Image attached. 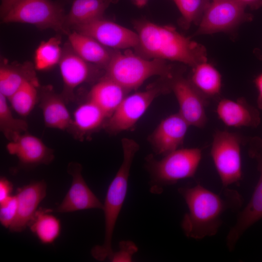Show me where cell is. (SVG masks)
<instances>
[{
	"mask_svg": "<svg viewBox=\"0 0 262 262\" xmlns=\"http://www.w3.org/2000/svg\"><path fill=\"white\" fill-rule=\"evenodd\" d=\"M168 83L178 101L179 113L190 126L204 127L207 122L205 107L208 101L195 88L189 79L180 73L177 72Z\"/></svg>",
	"mask_w": 262,
	"mask_h": 262,
	"instance_id": "11",
	"label": "cell"
},
{
	"mask_svg": "<svg viewBox=\"0 0 262 262\" xmlns=\"http://www.w3.org/2000/svg\"><path fill=\"white\" fill-rule=\"evenodd\" d=\"M189 126L179 113L164 119L149 138L155 152L164 156L179 148Z\"/></svg>",
	"mask_w": 262,
	"mask_h": 262,
	"instance_id": "14",
	"label": "cell"
},
{
	"mask_svg": "<svg viewBox=\"0 0 262 262\" xmlns=\"http://www.w3.org/2000/svg\"><path fill=\"white\" fill-rule=\"evenodd\" d=\"M38 81H27L7 99L19 115L26 116L34 108L38 98Z\"/></svg>",
	"mask_w": 262,
	"mask_h": 262,
	"instance_id": "28",
	"label": "cell"
},
{
	"mask_svg": "<svg viewBox=\"0 0 262 262\" xmlns=\"http://www.w3.org/2000/svg\"><path fill=\"white\" fill-rule=\"evenodd\" d=\"M59 65L66 100L73 97V91L77 86L89 79L92 69L89 63L77 55L71 47L63 51Z\"/></svg>",
	"mask_w": 262,
	"mask_h": 262,
	"instance_id": "18",
	"label": "cell"
},
{
	"mask_svg": "<svg viewBox=\"0 0 262 262\" xmlns=\"http://www.w3.org/2000/svg\"><path fill=\"white\" fill-rule=\"evenodd\" d=\"M68 38L72 50L86 62L105 67L109 63L113 52L93 38L74 31Z\"/></svg>",
	"mask_w": 262,
	"mask_h": 262,
	"instance_id": "19",
	"label": "cell"
},
{
	"mask_svg": "<svg viewBox=\"0 0 262 262\" xmlns=\"http://www.w3.org/2000/svg\"><path fill=\"white\" fill-rule=\"evenodd\" d=\"M199 148H178L164 156L160 160L149 157L147 167L151 175L150 191L161 194L166 186L179 180L193 177L202 159Z\"/></svg>",
	"mask_w": 262,
	"mask_h": 262,
	"instance_id": "5",
	"label": "cell"
},
{
	"mask_svg": "<svg viewBox=\"0 0 262 262\" xmlns=\"http://www.w3.org/2000/svg\"><path fill=\"white\" fill-rule=\"evenodd\" d=\"M16 195L11 196L0 203V222L5 228H9L14 221L17 212Z\"/></svg>",
	"mask_w": 262,
	"mask_h": 262,
	"instance_id": "31",
	"label": "cell"
},
{
	"mask_svg": "<svg viewBox=\"0 0 262 262\" xmlns=\"http://www.w3.org/2000/svg\"><path fill=\"white\" fill-rule=\"evenodd\" d=\"M243 142L241 136L236 132L218 130L213 135L211 155L223 187L242 179Z\"/></svg>",
	"mask_w": 262,
	"mask_h": 262,
	"instance_id": "7",
	"label": "cell"
},
{
	"mask_svg": "<svg viewBox=\"0 0 262 262\" xmlns=\"http://www.w3.org/2000/svg\"><path fill=\"white\" fill-rule=\"evenodd\" d=\"M13 190L12 183L6 178L1 177L0 178V203L12 196Z\"/></svg>",
	"mask_w": 262,
	"mask_h": 262,
	"instance_id": "33",
	"label": "cell"
},
{
	"mask_svg": "<svg viewBox=\"0 0 262 262\" xmlns=\"http://www.w3.org/2000/svg\"><path fill=\"white\" fill-rule=\"evenodd\" d=\"M61 43L60 37L56 36L39 44L34 57V67L36 70H48L59 64L63 54Z\"/></svg>",
	"mask_w": 262,
	"mask_h": 262,
	"instance_id": "27",
	"label": "cell"
},
{
	"mask_svg": "<svg viewBox=\"0 0 262 262\" xmlns=\"http://www.w3.org/2000/svg\"><path fill=\"white\" fill-rule=\"evenodd\" d=\"M119 250L113 253L109 260L113 262H131L132 256L138 248L135 244L130 241H123L119 243Z\"/></svg>",
	"mask_w": 262,
	"mask_h": 262,
	"instance_id": "32",
	"label": "cell"
},
{
	"mask_svg": "<svg viewBox=\"0 0 262 262\" xmlns=\"http://www.w3.org/2000/svg\"><path fill=\"white\" fill-rule=\"evenodd\" d=\"M40 107L48 128L65 130L71 127L72 118L64 97L49 91L43 95Z\"/></svg>",
	"mask_w": 262,
	"mask_h": 262,
	"instance_id": "21",
	"label": "cell"
},
{
	"mask_svg": "<svg viewBox=\"0 0 262 262\" xmlns=\"http://www.w3.org/2000/svg\"><path fill=\"white\" fill-rule=\"evenodd\" d=\"M63 5L51 0H20L2 17L3 23L31 24L68 33Z\"/></svg>",
	"mask_w": 262,
	"mask_h": 262,
	"instance_id": "6",
	"label": "cell"
},
{
	"mask_svg": "<svg viewBox=\"0 0 262 262\" xmlns=\"http://www.w3.org/2000/svg\"><path fill=\"white\" fill-rule=\"evenodd\" d=\"M179 10L182 26L188 29L192 24L198 25L209 6L210 0H172Z\"/></svg>",
	"mask_w": 262,
	"mask_h": 262,
	"instance_id": "30",
	"label": "cell"
},
{
	"mask_svg": "<svg viewBox=\"0 0 262 262\" xmlns=\"http://www.w3.org/2000/svg\"><path fill=\"white\" fill-rule=\"evenodd\" d=\"M123 161L115 177L110 183L106 195L103 208L105 234L103 243L91 249V255L99 261L109 258L114 253L112 238L117 218L125 199L130 169L134 156L139 149L138 144L133 140H122Z\"/></svg>",
	"mask_w": 262,
	"mask_h": 262,
	"instance_id": "3",
	"label": "cell"
},
{
	"mask_svg": "<svg viewBox=\"0 0 262 262\" xmlns=\"http://www.w3.org/2000/svg\"><path fill=\"white\" fill-rule=\"evenodd\" d=\"M75 31L88 35L107 48L123 49L136 48L137 33L103 17L73 27Z\"/></svg>",
	"mask_w": 262,
	"mask_h": 262,
	"instance_id": "12",
	"label": "cell"
},
{
	"mask_svg": "<svg viewBox=\"0 0 262 262\" xmlns=\"http://www.w3.org/2000/svg\"><path fill=\"white\" fill-rule=\"evenodd\" d=\"M27 122L15 117L9 106L7 98L0 94V130L9 141L14 140L28 129Z\"/></svg>",
	"mask_w": 262,
	"mask_h": 262,
	"instance_id": "29",
	"label": "cell"
},
{
	"mask_svg": "<svg viewBox=\"0 0 262 262\" xmlns=\"http://www.w3.org/2000/svg\"><path fill=\"white\" fill-rule=\"evenodd\" d=\"M190 81L208 101L217 98L222 88V76L219 71L207 61L192 67Z\"/></svg>",
	"mask_w": 262,
	"mask_h": 262,
	"instance_id": "22",
	"label": "cell"
},
{
	"mask_svg": "<svg viewBox=\"0 0 262 262\" xmlns=\"http://www.w3.org/2000/svg\"><path fill=\"white\" fill-rule=\"evenodd\" d=\"M254 82L259 93L257 100V106L258 108L262 110V73L255 79Z\"/></svg>",
	"mask_w": 262,
	"mask_h": 262,
	"instance_id": "35",
	"label": "cell"
},
{
	"mask_svg": "<svg viewBox=\"0 0 262 262\" xmlns=\"http://www.w3.org/2000/svg\"><path fill=\"white\" fill-rule=\"evenodd\" d=\"M127 92L119 84L104 76L92 87L89 99L97 105L109 118L126 97Z\"/></svg>",
	"mask_w": 262,
	"mask_h": 262,
	"instance_id": "20",
	"label": "cell"
},
{
	"mask_svg": "<svg viewBox=\"0 0 262 262\" xmlns=\"http://www.w3.org/2000/svg\"><path fill=\"white\" fill-rule=\"evenodd\" d=\"M47 184L43 180L34 181L17 188V212L16 217L9 228L11 232H21L26 229L45 197Z\"/></svg>",
	"mask_w": 262,
	"mask_h": 262,
	"instance_id": "15",
	"label": "cell"
},
{
	"mask_svg": "<svg viewBox=\"0 0 262 262\" xmlns=\"http://www.w3.org/2000/svg\"><path fill=\"white\" fill-rule=\"evenodd\" d=\"M115 0H74L68 14L66 15L67 27L85 24L103 17Z\"/></svg>",
	"mask_w": 262,
	"mask_h": 262,
	"instance_id": "23",
	"label": "cell"
},
{
	"mask_svg": "<svg viewBox=\"0 0 262 262\" xmlns=\"http://www.w3.org/2000/svg\"><path fill=\"white\" fill-rule=\"evenodd\" d=\"M115 0L116 1L117 0Z\"/></svg>",
	"mask_w": 262,
	"mask_h": 262,
	"instance_id": "38",
	"label": "cell"
},
{
	"mask_svg": "<svg viewBox=\"0 0 262 262\" xmlns=\"http://www.w3.org/2000/svg\"><path fill=\"white\" fill-rule=\"evenodd\" d=\"M20 0H1L0 11L2 17L16 3Z\"/></svg>",
	"mask_w": 262,
	"mask_h": 262,
	"instance_id": "34",
	"label": "cell"
},
{
	"mask_svg": "<svg viewBox=\"0 0 262 262\" xmlns=\"http://www.w3.org/2000/svg\"><path fill=\"white\" fill-rule=\"evenodd\" d=\"M163 90L159 87H153L126 96L105 123L104 127L106 131L115 134L131 128L154 99L164 91Z\"/></svg>",
	"mask_w": 262,
	"mask_h": 262,
	"instance_id": "10",
	"label": "cell"
},
{
	"mask_svg": "<svg viewBox=\"0 0 262 262\" xmlns=\"http://www.w3.org/2000/svg\"><path fill=\"white\" fill-rule=\"evenodd\" d=\"M53 209L39 208L28 227L40 242L45 245L52 244L59 236L61 222L50 213Z\"/></svg>",
	"mask_w": 262,
	"mask_h": 262,
	"instance_id": "25",
	"label": "cell"
},
{
	"mask_svg": "<svg viewBox=\"0 0 262 262\" xmlns=\"http://www.w3.org/2000/svg\"><path fill=\"white\" fill-rule=\"evenodd\" d=\"M108 118L97 105L88 99L74 112L71 127L79 134L84 135L104 126Z\"/></svg>",
	"mask_w": 262,
	"mask_h": 262,
	"instance_id": "24",
	"label": "cell"
},
{
	"mask_svg": "<svg viewBox=\"0 0 262 262\" xmlns=\"http://www.w3.org/2000/svg\"><path fill=\"white\" fill-rule=\"evenodd\" d=\"M218 118L227 126L233 128H256L261 122L260 114L256 108L244 98L236 100L220 99L216 106Z\"/></svg>",
	"mask_w": 262,
	"mask_h": 262,
	"instance_id": "17",
	"label": "cell"
},
{
	"mask_svg": "<svg viewBox=\"0 0 262 262\" xmlns=\"http://www.w3.org/2000/svg\"><path fill=\"white\" fill-rule=\"evenodd\" d=\"M105 68V76L128 91L137 89L151 77L159 76L169 80L177 73L166 61L148 59L130 50L113 52Z\"/></svg>",
	"mask_w": 262,
	"mask_h": 262,
	"instance_id": "4",
	"label": "cell"
},
{
	"mask_svg": "<svg viewBox=\"0 0 262 262\" xmlns=\"http://www.w3.org/2000/svg\"><path fill=\"white\" fill-rule=\"evenodd\" d=\"M8 153L16 156L25 166L49 164L54 158L53 151L38 137L22 133L9 141L6 147Z\"/></svg>",
	"mask_w": 262,
	"mask_h": 262,
	"instance_id": "16",
	"label": "cell"
},
{
	"mask_svg": "<svg viewBox=\"0 0 262 262\" xmlns=\"http://www.w3.org/2000/svg\"><path fill=\"white\" fill-rule=\"evenodd\" d=\"M248 145V154L257 162L260 178L249 202L238 214L228 233L226 245L230 249L235 248L247 229L262 218V139L257 136L251 138Z\"/></svg>",
	"mask_w": 262,
	"mask_h": 262,
	"instance_id": "9",
	"label": "cell"
},
{
	"mask_svg": "<svg viewBox=\"0 0 262 262\" xmlns=\"http://www.w3.org/2000/svg\"><path fill=\"white\" fill-rule=\"evenodd\" d=\"M178 190L188 207L181 228L187 237L196 240L215 235L222 225L223 214L229 210L238 209L242 203L239 194L229 189L220 195L198 183Z\"/></svg>",
	"mask_w": 262,
	"mask_h": 262,
	"instance_id": "1",
	"label": "cell"
},
{
	"mask_svg": "<svg viewBox=\"0 0 262 262\" xmlns=\"http://www.w3.org/2000/svg\"><path fill=\"white\" fill-rule=\"evenodd\" d=\"M139 54L148 59L177 61L192 67L207 61L202 45L179 33L174 27L147 20L136 24Z\"/></svg>",
	"mask_w": 262,
	"mask_h": 262,
	"instance_id": "2",
	"label": "cell"
},
{
	"mask_svg": "<svg viewBox=\"0 0 262 262\" xmlns=\"http://www.w3.org/2000/svg\"><path fill=\"white\" fill-rule=\"evenodd\" d=\"M238 0H213L198 25L196 35L229 32L251 21L253 16Z\"/></svg>",
	"mask_w": 262,
	"mask_h": 262,
	"instance_id": "8",
	"label": "cell"
},
{
	"mask_svg": "<svg viewBox=\"0 0 262 262\" xmlns=\"http://www.w3.org/2000/svg\"><path fill=\"white\" fill-rule=\"evenodd\" d=\"M80 164L71 163L68 173L72 177L71 186L61 203L53 212L67 213L91 209L102 210L103 204L89 188L82 175Z\"/></svg>",
	"mask_w": 262,
	"mask_h": 262,
	"instance_id": "13",
	"label": "cell"
},
{
	"mask_svg": "<svg viewBox=\"0 0 262 262\" xmlns=\"http://www.w3.org/2000/svg\"><path fill=\"white\" fill-rule=\"evenodd\" d=\"M131 1L137 7L142 8L146 6L148 0H131Z\"/></svg>",
	"mask_w": 262,
	"mask_h": 262,
	"instance_id": "37",
	"label": "cell"
},
{
	"mask_svg": "<svg viewBox=\"0 0 262 262\" xmlns=\"http://www.w3.org/2000/svg\"><path fill=\"white\" fill-rule=\"evenodd\" d=\"M246 7L251 10H257L262 7V0H238Z\"/></svg>",
	"mask_w": 262,
	"mask_h": 262,
	"instance_id": "36",
	"label": "cell"
},
{
	"mask_svg": "<svg viewBox=\"0 0 262 262\" xmlns=\"http://www.w3.org/2000/svg\"><path fill=\"white\" fill-rule=\"evenodd\" d=\"M29 81H38L29 65L19 67L2 66L0 68V94L8 99Z\"/></svg>",
	"mask_w": 262,
	"mask_h": 262,
	"instance_id": "26",
	"label": "cell"
}]
</instances>
